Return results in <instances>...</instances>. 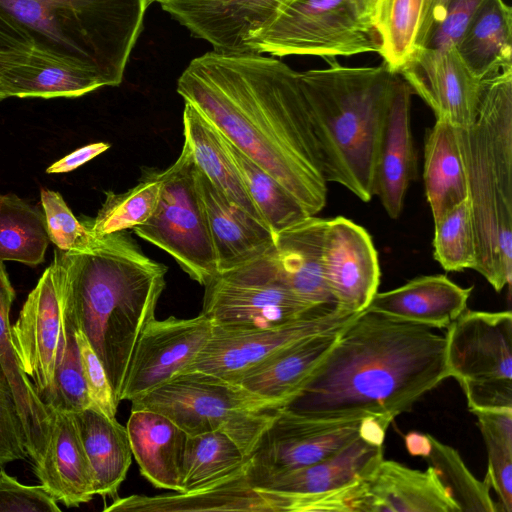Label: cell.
<instances>
[{"label":"cell","mask_w":512,"mask_h":512,"mask_svg":"<svg viewBox=\"0 0 512 512\" xmlns=\"http://www.w3.org/2000/svg\"><path fill=\"white\" fill-rule=\"evenodd\" d=\"M177 92L314 216L328 187L300 72L259 53L207 52L191 60Z\"/></svg>","instance_id":"obj_1"},{"label":"cell","mask_w":512,"mask_h":512,"mask_svg":"<svg viewBox=\"0 0 512 512\" xmlns=\"http://www.w3.org/2000/svg\"><path fill=\"white\" fill-rule=\"evenodd\" d=\"M448 377L445 336L366 309L341 329L285 408L317 420L391 423Z\"/></svg>","instance_id":"obj_2"},{"label":"cell","mask_w":512,"mask_h":512,"mask_svg":"<svg viewBox=\"0 0 512 512\" xmlns=\"http://www.w3.org/2000/svg\"><path fill=\"white\" fill-rule=\"evenodd\" d=\"M50 266L62 309L97 354L119 404L137 342L155 318L167 267L125 231L97 237L84 252L56 248Z\"/></svg>","instance_id":"obj_3"},{"label":"cell","mask_w":512,"mask_h":512,"mask_svg":"<svg viewBox=\"0 0 512 512\" xmlns=\"http://www.w3.org/2000/svg\"><path fill=\"white\" fill-rule=\"evenodd\" d=\"M323 69L300 72L327 183L363 202L374 197L383 129L400 79L384 63L347 67L335 58Z\"/></svg>","instance_id":"obj_4"},{"label":"cell","mask_w":512,"mask_h":512,"mask_svg":"<svg viewBox=\"0 0 512 512\" xmlns=\"http://www.w3.org/2000/svg\"><path fill=\"white\" fill-rule=\"evenodd\" d=\"M480 273L500 292L512 279V66L482 80L475 121L457 128Z\"/></svg>","instance_id":"obj_5"},{"label":"cell","mask_w":512,"mask_h":512,"mask_svg":"<svg viewBox=\"0 0 512 512\" xmlns=\"http://www.w3.org/2000/svg\"><path fill=\"white\" fill-rule=\"evenodd\" d=\"M149 0H0L34 46L67 58L118 86L140 35Z\"/></svg>","instance_id":"obj_6"},{"label":"cell","mask_w":512,"mask_h":512,"mask_svg":"<svg viewBox=\"0 0 512 512\" xmlns=\"http://www.w3.org/2000/svg\"><path fill=\"white\" fill-rule=\"evenodd\" d=\"M131 403V409L167 416L187 435L223 432L246 457L256 450L267 428L285 407L238 383L201 372L179 374Z\"/></svg>","instance_id":"obj_7"},{"label":"cell","mask_w":512,"mask_h":512,"mask_svg":"<svg viewBox=\"0 0 512 512\" xmlns=\"http://www.w3.org/2000/svg\"><path fill=\"white\" fill-rule=\"evenodd\" d=\"M250 47L252 53L327 60L379 52L380 38L357 0H293Z\"/></svg>","instance_id":"obj_8"},{"label":"cell","mask_w":512,"mask_h":512,"mask_svg":"<svg viewBox=\"0 0 512 512\" xmlns=\"http://www.w3.org/2000/svg\"><path fill=\"white\" fill-rule=\"evenodd\" d=\"M272 248L243 265L219 272L204 286L201 314L213 326L268 329L337 309L303 302L283 278Z\"/></svg>","instance_id":"obj_9"},{"label":"cell","mask_w":512,"mask_h":512,"mask_svg":"<svg viewBox=\"0 0 512 512\" xmlns=\"http://www.w3.org/2000/svg\"><path fill=\"white\" fill-rule=\"evenodd\" d=\"M195 168L184 142L176 161L160 172L162 189L155 211L133 231L172 256L193 280L205 286L218 274V267Z\"/></svg>","instance_id":"obj_10"},{"label":"cell","mask_w":512,"mask_h":512,"mask_svg":"<svg viewBox=\"0 0 512 512\" xmlns=\"http://www.w3.org/2000/svg\"><path fill=\"white\" fill-rule=\"evenodd\" d=\"M359 313L338 309L317 312L289 324L268 329H237L212 325L207 344L182 373L201 372L237 383L244 375L283 349L307 337L341 329Z\"/></svg>","instance_id":"obj_11"},{"label":"cell","mask_w":512,"mask_h":512,"mask_svg":"<svg viewBox=\"0 0 512 512\" xmlns=\"http://www.w3.org/2000/svg\"><path fill=\"white\" fill-rule=\"evenodd\" d=\"M362 418L317 420L282 408L247 458L250 480L312 465L360 436Z\"/></svg>","instance_id":"obj_12"},{"label":"cell","mask_w":512,"mask_h":512,"mask_svg":"<svg viewBox=\"0 0 512 512\" xmlns=\"http://www.w3.org/2000/svg\"><path fill=\"white\" fill-rule=\"evenodd\" d=\"M211 333L212 323L201 313L189 319L151 320L137 342L121 400L140 398L181 374Z\"/></svg>","instance_id":"obj_13"},{"label":"cell","mask_w":512,"mask_h":512,"mask_svg":"<svg viewBox=\"0 0 512 512\" xmlns=\"http://www.w3.org/2000/svg\"><path fill=\"white\" fill-rule=\"evenodd\" d=\"M433 111L438 122L468 128L475 121L482 88L455 46L418 48L397 73Z\"/></svg>","instance_id":"obj_14"},{"label":"cell","mask_w":512,"mask_h":512,"mask_svg":"<svg viewBox=\"0 0 512 512\" xmlns=\"http://www.w3.org/2000/svg\"><path fill=\"white\" fill-rule=\"evenodd\" d=\"M323 274L336 308L359 313L368 307L380 283L378 254L369 233L343 216L326 220Z\"/></svg>","instance_id":"obj_15"},{"label":"cell","mask_w":512,"mask_h":512,"mask_svg":"<svg viewBox=\"0 0 512 512\" xmlns=\"http://www.w3.org/2000/svg\"><path fill=\"white\" fill-rule=\"evenodd\" d=\"M293 0H162L160 5L192 35L226 54L252 53V39Z\"/></svg>","instance_id":"obj_16"},{"label":"cell","mask_w":512,"mask_h":512,"mask_svg":"<svg viewBox=\"0 0 512 512\" xmlns=\"http://www.w3.org/2000/svg\"><path fill=\"white\" fill-rule=\"evenodd\" d=\"M446 363L459 384L512 380L510 311L465 310L447 327Z\"/></svg>","instance_id":"obj_17"},{"label":"cell","mask_w":512,"mask_h":512,"mask_svg":"<svg viewBox=\"0 0 512 512\" xmlns=\"http://www.w3.org/2000/svg\"><path fill=\"white\" fill-rule=\"evenodd\" d=\"M62 326L61 302L49 266L11 326L12 343L20 367L46 406L53 393Z\"/></svg>","instance_id":"obj_18"},{"label":"cell","mask_w":512,"mask_h":512,"mask_svg":"<svg viewBox=\"0 0 512 512\" xmlns=\"http://www.w3.org/2000/svg\"><path fill=\"white\" fill-rule=\"evenodd\" d=\"M104 511L295 512V496L255 487L247 475L246 459L236 471L200 489L170 495L116 498Z\"/></svg>","instance_id":"obj_19"},{"label":"cell","mask_w":512,"mask_h":512,"mask_svg":"<svg viewBox=\"0 0 512 512\" xmlns=\"http://www.w3.org/2000/svg\"><path fill=\"white\" fill-rule=\"evenodd\" d=\"M195 179L215 251L218 273L243 265L263 255L273 246L274 235L270 229L228 199L197 167Z\"/></svg>","instance_id":"obj_20"},{"label":"cell","mask_w":512,"mask_h":512,"mask_svg":"<svg viewBox=\"0 0 512 512\" xmlns=\"http://www.w3.org/2000/svg\"><path fill=\"white\" fill-rule=\"evenodd\" d=\"M411 88L400 76L380 142L375 177L377 196L388 216H400L410 183L417 176V155L410 124Z\"/></svg>","instance_id":"obj_21"},{"label":"cell","mask_w":512,"mask_h":512,"mask_svg":"<svg viewBox=\"0 0 512 512\" xmlns=\"http://www.w3.org/2000/svg\"><path fill=\"white\" fill-rule=\"evenodd\" d=\"M52 426L43 457L34 463L41 485L67 508L95 496L94 476L72 413L49 410Z\"/></svg>","instance_id":"obj_22"},{"label":"cell","mask_w":512,"mask_h":512,"mask_svg":"<svg viewBox=\"0 0 512 512\" xmlns=\"http://www.w3.org/2000/svg\"><path fill=\"white\" fill-rule=\"evenodd\" d=\"M472 290L446 275L420 276L393 290L377 292L366 309L430 328H447L467 309Z\"/></svg>","instance_id":"obj_23"},{"label":"cell","mask_w":512,"mask_h":512,"mask_svg":"<svg viewBox=\"0 0 512 512\" xmlns=\"http://www.w3.org/2000/svg\"><path fill=\"white\" fill-rule=\"evenodd\" d=\"M365 512H460L434 470L382 459L364 478Z\"/></svg>","instance_id":"obj_24"},{"label":"cell","mask_w":512,"mask_h":512,"mask_svg":"<svg viewBox=\"0 0 512 512\" xmlns=\"http://www.w3.org/2000/svg\"><path fill=\"white\" fill-rule=\"evenodd\" d=\"M326 220L308 216L274 236L273 254L292 291L315 308H336L324 279L322 251Z\"/></svg>","instance_id":"obj_25"},{"label":"cell","mask_w":512,"mask_h":512,"mask_svg":"<svg viewBox=\"0 0 512 512\" xmlns=\"http://www.w3.org/2000/svg\"><path fill=\"white\" fill-rule=\"evenodd\" d=\"M126 429L142 476L157 488L181 492L188 435L167 416L147 409H131Z\"/></svg>","instance_id":"obj_26"},{"label":"cell","mask_w":512,"mask_h":512,"mask_svg":"<svg viewBox=\"0 0 512 512\" xmlns=\"http://www.w3.org/2000/svg\"><path fill=\"white\" fill-rule=\"evenodd\" d=\"M103 86L100 79L83 66L34 46L26 60L1 74L0 100L79 97Z\"/></svg>","instance_id":"obj_27"},{"label":"cell","mask_w":512,"mask_h":512,"mask_svg":"<svg viewBox=\"0 0 512 512\" xmlns=\"http://www.w3.org/2000/svg\"><path fill=\"white\" fill-rule=\"evenodd\" d=\"M383 455V445L371 444L359 436L345 448L322 461L249 480L255 487L263 490L290 494H319L366 477L384 459Z\"/></svg>","instance_id":"obj_28"},{"label":"cell","mask_w":512,"mask_h":512,"mask_svg":"<svg viewBox=\"0 0 512 512\" xmlns=\"http://www.w3.org/2000/svg\"><path fill=\"white\" fill-rule=\"evenodd\" d=\"M15 296L5 265L0 261V365L15 399L28 456L36 463L44 455L52 419L48 407L21 369L13 347L10 310Z\"/></svg>","instance_id":"obj_29"},{"label":"cell","mask_w":512,"mask_h":512,"mask_svg":"<svg viewBox=\"0 0 512 512\" xmlns=\"http://www.w3.org/2000/svg\"><path fill=\"white\" fill-rule=\"evenodd\" d=\"M341 329L294 343L244 375L237 383L286 407L333 347Z\"/></svg>","instance_id":"obj_30"},{"label":"cell","mask_w":512,"mask_h":512,"mask_svg":"<svg viewBox=\"0 0 512 512\" xmlns=\"http://www.w3.org/2000/svg\"><path fill=\"white\" fill-rule=\"evenodd\" d=\"M72 415L92 468L95 495L117 498L133 456L126 427L93 407Z\"/></svg>","instance_id":"obj_31"},{"label":"cell","mask_w":512,"mask_h":512,"mask_svg":"<svg viewBox=\"0 0 512 512\" xmlns=\"http://www.w3.org/2000/svg\"><path fill=\"white\" fill-rule=\"evenodd\" d=\"M183 136L196 167L228 199L264 223L246 190L225 138L189 103H185L183 110Z\"/></svg>","instance_id":"obj_32"},{"label":"cell","mask_w":512,"mask_h":512,"mask_svg":"<svg viewBox=\"0 0 512 512\" xmlns=\"http://www.w3.org/2000/svg\"><path fill=\"white\" fill-rule=\"evenodd\" d=\"M456 49L483 80L512 66V9L503 0H482Z\"/></svg>","instance_id":"obj_33"},{"label":"cell","mask_w":512,"mask_h":512,"mask_svg":"<svg viewBox=\"0 0 512 512\" xmlns=\"http://www.w3.org/2000/svg\"><path fill=\"white\" fill-rule=\"evenodd\" d=\"M423 180L433 220L468 198L457 127L436 121L427 130Z\"/></svg>","instance_id":"obj_34"},{"label":"cell","mask_w":512,"mask_h":512,"mask_svg":"<svg viewBox=\"0 0 512 512\" xmlns=\"http://www.w3.org/2000/svg\"><path fill=\"white\" fill-rule=\"evenodd\" d=\"M225 141L256 210L274 236L311 216L271 174L226 138Z\"/></svg>","instance_id":"obj_35"},{"label":"cell","mask_w":512,"mask_h":512,"mask_svg":"<svg viewBox=\"0 0 512 512\" xmlns=\"http://www.w3.org/2000/svg\"><path fill=\"white\" fill-rule=\"evenodd\" d=\"M49 241L42 213L14 194L0 195V261L38 265Z\"/></svg>","instance_id":"obj_36"},{"label":"cell","mask_w":512,"mask_h":512,"mask_svg":"<svg viewBox=\"0 0 512 512\" xmlns=\"http://www.w3.org/2000/svg\"><path fill=\"white\" fill-rule=\"evenodd\" d=\"M429 0H377L372 16L380 38L379 54L394 73L418 48L417 40Z\"/></svg>","instance_id":"obj_37"},{"label":"cell","mask_w":512,"mask_h":512,"mask_svg":"<svg viewBox=\"0 0 512 512\" xmlns=\"http://www.w3.org/2000/svg\"><path fill=\"white\" fill-rule=\"evenodd\" d=\"M248 457L225 433L188 435L182 462V490L208 486L239 469Z\"/></svg>","instance_id":"obj_38"},{"label":"cell","mask_w":512,"mask_h":512,"mask_svg":"<svg viewBox=\"0 0 512 512\" xmlns=\"http://www.w3.org/2000/svg\"><path fill=\"white\" fill-rule=\"evenodd\" d=\"M162 189L160 173L153 172L124 193L106 192L96 217L85 225L96 237L133 229L145 223L155 211Z\"/></svg>","instance_id":"obj_39"},{"label":"cell","mask_w":512,"mask_h":512,"mask_svg":"<svg viewBox=\"0 0 512 512\" xmlns=\"http://www.w3.org/2000/svg\"><path fill=\"white\" fill-rule=\"evenodd\" d=\"M430 441L431 449L425 459L460 512L500 511L490 496L487 480H478L453 447L431 435Z\"/></svg>","instance_id":"obj_40"},{"label":"cell","mask_w":512,"mask_h":512,"mask_svg":"<svg viewBox=\"0 0 512 512\" xmlns=\"http://www.w3.org/2000/svg\"><path fill=\"white\" fill-rule=\"evenodd\" d=\"M433 257L445 271L475 269L476 235L469 198L434 220Z\"/></svg>","instance_id":"obj_41"},{"label":"cell","mask_w":512,"mask_h":512,"mask_svg":"<svg viewBox=\"0 0 512 512\" xmlns=\"http://www.w3.org/2000/svg\"><path fill=\"white\" fill-rule=\"evenodd\" d=\"M62 307V306H61ZM63 326L49 410L75 413L91 407L83 377L75 327L63 311Z\"/></svg>","instance_id":"obj_42"},{"label":"cell","mask_w":512,"mask_h":512,"mask_svg":"<svg viewBox=\"0 0 512 512\" xmlns=\"http://www.w3.org/2000/svg\"><path fill=\"white\" fill-rule=\"evenodd\" d=\"M41 205L49 240L62 251L84 252L96 243L84 222H80L57 191L41 189Z\"/></svg>","instance_id":"obj_43"},{"label":"cell","mask_w":512,"mask_h":512,"mask_svg":"<svg viewBox=\"0 0 512 512\" xmlns=\"http://www.w3.org/2000/svg\"><path fill=\"white\" fill-rule=\"evenodd\" d=\"M75 337L91 407L110 418H115L118 403L105 369L85 335L77 328H75Z\"/></svg>","instance_id":"obj_44"},{"label":"cell","mask_w":512,"mask_h":512,"mask_svg":"<svg viewBox=\"0 0 512 512\" xmlns=\"http://www.w3.org/2000/svg\"><path fill=\"white\" fill-rule=\"evenodd\" d=\"M28 456L15 399L0 365V466Z\"/></svg>","instance_id":"obj_45"},{"label":"cell","mask_w":512,"mask_h":512,"mask_svg":"<svg viewBox=\"0 0 512 512\" xmlns=\"http://www.w3.org/2000/svg\"><path fill=\"white\" fill-rule=\"evenodd\" d=\"M43 485H25L0 469V512H60Z\"/></svg>","instance_id":"obj_46"},{"label":"cell","mask_w":512,"mask_h":512,"mask_svg":"<svg viewBox=\"0 0 512 512\" xmlns=\"http://www.w3.org/2000/svg\"><path fill=\"white\" fill-rule=\"evenodd\" d=\"M481 2L482 0H451L444 18L433 30L425 47H456Z\"/></svg>","instance_id":"obj_47"},{"label":"cell","mask_w":512,"mask_h":512,"mask_svg":"<svg viewBox=\"0 0 512 512\" xmlns=\"http://www.w3.org/2000/svg\"><path fill=\"white\" fill-rule=\"evenodd\" d=\"M488 452L485 479L497 492L501 511H512V448L484 439Z\"/></svg>","instance_id":"obj_48"},{"label":"cell","mask_w":512,"mask_h":512,"mask_svg":"<svg viewBox=\"0 0 512 512\" xmlns=\"http://www.w3.org/2000/svg\"><path fill=\"white\" fill-rule=\"evenodd\" d=\"M34 42L30 35L0 8V76L28 58Z\"/></svg>","instance_id":"obj_49"},{"label":"cell","mask_w":512,"mask_h":512,"mask_svg":"<svg viewBox=\"0 0 512 512\" xmlns=\"http://www.w3.org/2000/svg\"><path fill=\"white\" fill-rule=\"evenodd\" d=\"M472 410L512 409V380H486L460 384Z\"/></svg>","instance_id":"obj_50"},{"label":"cell","mask_w":512,"mask_h":512,"mask_svg":"<svg viewBox=\"0 0 512 512\" xmlns=\"http://www.w3.org/2000/svg\"><path fill=\"white\" fill-rule=\"evenodd\" d=\"M484 439L512 448V409L472 410Z\"/></svg>","instance_id":"obj_51"},{"label":"cell","mask_w":512,"mask_h":512,"mask_svg":"<svg viewBox=\"0 0 512 512\" xmlns=\"http://www.w3.org/2000/svg\"><path fill=\"white\" fill-rule=\"evenodd\" d=\"M110 144L105 142L92 143L64 156L51 164L47 169L48 174L67 173L87 163L91 159L108 150Z\"/></svg>","instance_id":"obj_52"},{"label":"cell","mask_w":512,"mask_h":512,"mask_svg":"<svg viewBox=\"0 0 512 512\" xmlns=\"http://www.w3.org/2000/svg\"><path fill=\"white\" fill-rule=\"evenodd\" d=\"M451 0H429L427 10L418 35V48L426 46L430 35L435 27L445 16L447 7ZM417 48V49H418Z\"/></svg>","instance_id":"obj_53"},{"label":"cell","mask_w":512,"mask_h":512,"mask_svg":"<svg viewBox=\"0 0 512 512\" xmlns=\"http://www.w3.org/2000/svg\"><path fill=\"white\" fill-rule=\"evenodd\" d=\"M389 422L374 416L362 418L360 437L374 445H383Z\"/></svg>","instance_id":"obj_54"},{"label":"cell","mask_w":512,"mask_h":512,"mask_svg":"<svg viewBox=\"0 0 512 512\" xmlns=\"http://www.w3.org/2000/svg\"><path fill=\"white\" fill-rule=\"evenodd\" d=\"M405 446L411 456L425 458L431 449L430 434L409 432L404 438Z\"/></svg>","instance_id":"obj_55"},{"label":"cell","mask_w":512,"mask_h":512,"mask_svg":"<svg viewBox=\"0 0 512 512\" xmlns=\"http://www.w3.org/2000/svg\"><path fill=\"white\" fill-rule=\"evenodd\" d=\"M362 8L372 17L377 0H357Z\"/></svg>","instance_id":"obj_56"},{"label":"cell","mask_w":512,"mask_h":512,"mask_svg":"<svg viewBox=\"0 0 512 512\" xmlns=\"http://www.w3.org/2000/svg\"><path fill=\"white\" fill-rule=\"evenodd\" d=\"M149 1H150V3H152V2H160L162 0H149Z\"/></svg>","instance_id":"obj_57"}]
</instances>
